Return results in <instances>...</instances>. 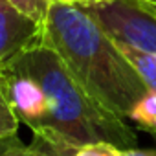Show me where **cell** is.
Masks as SVG:
<instances>
[{
  "label": "cell",
  "mask_w": 156,
  "mask_h": 156,
  "mask_svg": "<svg viewBox=\"0 0 156 156\" xmlns=\"http://www.w3.org/2000/svg\"><path fill=\"white\" fill-rule=\"evenodd\" d=\"M118 46L127 55V59L134 64V68L138 70V73L141 75V79L147 87V92L134 105V108L127 116V121L134 123L141 130H147L154 136L156 134V55L143 53L140 50H134L123 44H118Z\"/></svg>",
  "instance_id": "5"
},
{
  "label": "cell",
  "mask_w": 156,
  "mask_h": 156,
  "mask_svg": "<svg viewBox=\"0 0 156 156\" xmlns=\"http://www.w3.org/2000/svg\"><path fill=\"white\" fill-rule=\"evenodd\" d=\"M70 156H121V149L108 141H96V143L81 145Z\"/></svg>",
  "instance_id": "9"
},
{
  "label": "cell",
  "mask_w": 156,
  "mask_h": 156,
  "mask_svg": "<svg viewBox=\"0 0 156 156\" xmlns=\"http://www.w3.org/2000/svg\"><path fill=\"white\" fill-rule=\"evenodd\" d=\"M0 156H53L39 147L31 145H24L19 136H11L8 140L0 141Z\"/></svg>",
  "instance_id": "7"
},
{
  "label": "cell",
  "mask_w": 156,
  "mask_h": 156,
  "mask_svg": "<svg viewBox=\"0 0 156 156\" xmlns=\"http://www.w3.org/2000/svg\"><path fill=\"white\" fill-rule=\"evenodd\" d=\"M64 2H72L81 8H87V6H96V4H103V2H112V0H64Z\"/></svg>",
  "instance_id": "11"
},
{
  "label": "cell",
  "mask_w": 156,
  "mask_h": 156,
  "mask_svg": "<svg viewBox=\"0 0 156 156\" xmlns=\"http://www.w3.org/2000/svg\"><path fill=\"white\" fill-rule=\"evenodd\" d=\"M9 2L19 8L22 13H26L28 17H31L33 20H37L39 24L44 26L46 15H48V8L51 0H9Z\"/></svg>",
  "instance_id": "8"
},
{
  "label": "cell",
  "mask_w": 156,
  "mask_h": 156,
  "mask_svg": "<svg viewBox=\"0 0 156 156\" xmlns=\"http://www.w3.org/2000/svg\"><path fill=\"white\" fill-rule=\"evenodd\" d=\"M154 136H156V134H154Z\"/></svg>",
  "instance_id": "14"
},
{
  "label": "cell",
  "mask_w": 156,
  "mask_h": 156,
  "mask_svg": "<svg viewBox=\"0 0 156 156\" xmlns=\"http://www.w3.org/2000/svg\"><path fill=\"white\" fill-rule=\"evenodd\" d=\"M136 2H138L141 8H145L147 11L156 13V0H136Z\"/></svg>",
  "instance_id": "12"
},
{
  "label": "cell",
  "mask_w": 156,
  "mask_h": 156,
  "mask_svg": "<svg viewBox=\"0 0 156 156\" xmlns=\"http://www.w3.org/2000/svg\"><path fill=\"white\" fill-rule=\"evenodd\" d=\"M0 81L19 121L33 132V145L53 156L96 141L136 147L134 129L90 96L44 42L4 66Z\"/></svg>",
  "instance_id": "1"
},
{
  "label": "cell",
  "mask_w": 156,
  "mask_h": 156,
  "mask_svg": "<svg viewBox=\"0 0 156 156\" xmlns=\"http://www.w3.org/2000/svg\"><path fill=\"white\" fill-rule=\"evenodd\" d=\"M19 118L8 99V94L4 90V85L0 81V141L2 140H8L11 136H17V130H19Z\"/></svg>",
  "instance_id": "6"
},
{
  "label": "cell",
  "mask_w": 156,
  "mask_h": 156,
  "mask_svg": "<svg viewBox=\"0 0 156 156\" xmlns=\"http://www.w3.org/2000/svg\"><path fill=\"white\" fill-rule=\"evenodd\" d=\"M42 42L62 59L90 96L125 121L147 92L141 75L118 42L81 6L51 0Z\"/></svg>",
  "instance_id": "2"
},
{
  "label": "cell",
  "mask_w": 156,
  "mask_h": 156,
  "mask_svg": "<svg viewBox=\"0 0 156 156\" xmlns=\"http://www.w3.org/2000/svg\"><path fill=\"white\" fill-rule=\"evenodd\" d=\"M83 9L118 44L156 55V17L136 0H112Z\"/></svg>",
  "instance_id": "3"
},
{
  "label": "cell",
  "mask_w": 156,
  "mask_h": 156,
  "mask_svg": "<svg viewBox=\"0 0 156 156\" xmlns=\"http://www.w3.org/2000/svg\"><path fill=\"white\" fill-rule=\"evenodd\" d=\"M44 26L22 13L9 0H0V70L26 50L42 44Z\"/></svg>",
  "instance_id": "4"
},
{
  "label": "cell",
  "mask_w": 156,
  "mask_h": 156,
  "mask_svg": "<svg viewBox=\"0 0 156 156\" xmlns=\"http://www.w3.org/2000/svg\"><path fill=\"white\" fill-rule=\"evenodd\" d=\"M149 13H151V11H149ZM152 15H154V17H156V13H152Z\"/></svg>",
  "instance_id": "13"
},
{
  "label": "cell",
  "mask_w": 156,
  "mask_h": 156,
  "mask_svg": "<svg viewBox=\"0 0 156 156\" xmlns=\"http://www.w3.org/2000/svg\"><path fill=\"white\" fill-rule=\"evenodd\" d=\"M121 156H156V149L129 147V149H121Z\"/></svg>",
  "instance_id": "10"
}]
</instances>
